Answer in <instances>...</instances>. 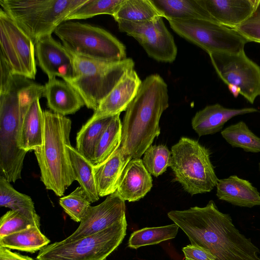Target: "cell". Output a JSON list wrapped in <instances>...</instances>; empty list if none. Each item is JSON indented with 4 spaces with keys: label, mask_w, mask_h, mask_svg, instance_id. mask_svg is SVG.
<instances>
[{
    "label": "cell",
    "mask_w": 260,
    "mask_h": 260,
    "mask_svg": "<svg viewBox=\"0 0 260 260\" xmlns=\"http://www.w3.org/2000/svg\"><path fill=\"white\" fill-rule=\"evenodd\" d=\"M54 33L75 55L108 61L127 58L124 45L100 27L70 20L59 25Z\"/></svg>",
    "instance_id": "obj_8"
},
{
    "label": "cell",
    "mask_w": 260,
    "mask_h": 260,
    "mask_svg": "<svg viewBox=\"0 0 260 260\" xmlns=\"http://www.w3.org/2000/svg\"><path fill=\"white\" fill-rule=\"evenodd\" d=\"M179 228L174 223L165 226L145 228L134 231L129 237L128 247L137 249L144 246L157 244L173 239L176 236Z\"/></svg>",
    "instance_id": "obj_31"
},
{
    "label": "cell",
    "mask_w": 260,
    "mask_h": 260,
    "mask_svg": "<svg viewBox=\"0 0 260 260\" xmlns=\"http://www.w3.org/2000/svg\"><path fill=\"white\" fill-rule=\"evenodd\" d=\"M217 23L235 29L255 10L259 0H198Z\"/></svg>",
    "instance_id": "obj_17"
},
{
    "label": "cell",
    "mask_w": 260,
    "mask_h": 260,
    "mask_svg": "<svg viewBox=\"0 0 260 260\" xmlns=\"http://www.w3.org/2000/svg\"><path fill=\"white\" fill-rule=\"evenodd\" d=\"M159 17L162 16L150 0H124L113 16L116 22H133L149 21Z\"/></svg>",
    "instance_id": "obj_29"
},
{
    "label": "cell",
    "mask_w": 260,
    "mask_h": 260,
    "mask_svg": "<svg viewBox=\"0 0 260 260\" xmlns=\"http://www.w3.org/2000/svg\"><path fill=\"white\" fill-rule=\"evenodd\" d=\"M121 135L122 123L117 114L112 117L95 147L92 161L94 166L104 162L120 146Z\"/></svg>",
    "instance_id": "obj_28"
},
{
    "label": "cell",
    "mask_w": 260,
    "mask_h": 260,
    "mask_svg": "<svg viewBox=\"0 0 260 260\" xmlns=\"http://www.w3.org/2000/svg\"><path fill=\"white\" fill-rule=\"evenodd\" d=\"M179 36L198 46L208 54L235 53L244 50L249 42L237 31L217 22L204 19H167Z\"/></svg>",
    "instance_id": "obj_10"
},
{
    "label": "cell",
    "mask_w": 260,
    "mask_h": 260,
    "mask_svg": "<svg viewBox=\"0 0 260 260\" xmlns=\"http://www.w3.org/2000/svg\"><path fill=\"white\" fill-rule=\"evenodd\" d=\"M124 0H87L74 10L67 18L66 21L76 19H84L101 14L113 16Z\"/></svg>",
    "instance_id": "obj_33"
},
{
    "label": "cell",
    "mask_w": 260,
    "mask_h": 260,
    "mask_svg": "<svg viewBox=\"0 0 260 260\" xmlns=\"http://www.w3.org/2000/svg\"><path fill=\"white\" fill-rule=\"evenodd\" d=\"M70 52L73 58L74 76L67 82L80 94L86 107L94 111L123 76L134 69V61L130 58L108 61L82 57Z\"/></svg>",
    "instance_id": "obj_5"
},
{
    "label": "cell",
    "mask_w": 260,
    "mask_h": 260,
    "mask_svg": "<svg viewBox=\"0 0 260 260\" xmlns=\"http://www.w3.org/2000/svg\"><path fill=\"white\" fill-rule=\"evenodd\" d=\"M0 93H2L6 91L11 87L16 76H15L13 74L9 67L7 66L4 59L1 57H0Z\"/></svg>",
    "instance_id": "obj_39"
},
{
    "label": "cell",
    "mask_w": 260,
    "mask_h": 260,
    "mask_svg": "<svg viewBox=\"0 0 260 260\" xmlns=\"http://www.w3.org/2000/svg\"><path fill=\"white\" fill-rule=\"evenodd\" d=\"M31 225L33 224L19 212L9 210L0 219V238L26 229Z\"/></svg>",
    "instance_id": "obj_36"
},
{
    "label": "cell",
    "mask_w": 260,
    "mask_h": 260,
    "mask_svg": "<svg viewBox=\"0 0 260 260\" xmlns=\"http://www.w3.org/2000/svg\"><path fill=\"white\" fill-rule=\"evenodd\" d=\"M216 196L221 200L235 206L251 208L260 205V193L248 180L237 175L219 179Z\"/></svg>",
    "instance_id": "obj_21"
},
{
    "label": "cell",
    "mask_w": 260,
    "mask_h": 260,
    "mask_svg": "<svg viewBox=\"0 0 260 260\" xmlns=\"http://www.w3.org/2000/svg\"><path fill=\"white\" fill-rule=\"evenodd\" d=\"M112 117L100 119L89 124H84L77 134L76 149L91 162L95 147Z\"/></svg>",
    "instance_id": "obj_30"
},
{
    "label": "cell",
    "mask_w": 260,
    "mask_h": 260,
    "mask_svg": "<svg viewBox=\"0 0 260 260\" xmlns=\"http://www.w3.org/2000/svg\"><path fill=\"white\" fill-rule=\"evenodd\" d=\"M168 216L186 235L191 244L209 250L215 260H260L259 249L212 200L203 207L171 211Z\"/></svg>",
    "instance_id": "obj_1"
},
{
    "label": "cell",
    "mask_w": 260,
    "mask_h": 260,
    "mask_svg": "<svg viewBox=\"0 0 260 260\" xmlns=\"http://www.w3.org/2000/svg\"><path fill=\"white\" fill-rule=\"evenodd\" d=\"M170 167L176 180L191 196L211 191L219 180L209 150L189 138L181 137L172 147Z\"/></svg>",
    "instance_id": "obj_7"
},
{
    "label": "cell",
    "mask_w": 260,
    "mask_h": 260,
    "mask_svg": "<svg viewBox=\"0 0 260 260\" xmlns=\"http://www.w3.org/2000/svg\"><path fill=\"white\" fill-rule=\"evenodd\" d=\"M50 242V240L41 232L40 229L34 225L0 238V246L29 253L40 251Z\"/></svg>",
    "instance_id": "obj_27"
},
{
    "label": "cell",
    "mask_w": 260,
    "mask_h": 260,
    "mask_svg": "<svg viewBox=\"0 0 260 260\" xmlns=\"http://www.w3.org/2000/svg\"><path fill=\"white\" fill-rule=\"evenodd\" d=\"M258 111L254 108L231 109L215 104L197 112L192 119L191 125L199 137L212 135L221 131L224 124L232 118Z\"/></svg>",
    "instance_id": "obj_19"
},
{
    "label": "cell",
    "mask_w": 260,
    "mask_h": 260,
    "mask_svg": "<svg viewBox=\"0 0 260 260\" xmlns=\"http://www.w3.org/2000/svg\"><path fill=\"white\" fill-rule=\"evenodd\" d=\"M141 83L134 69L126 72L85 124H89L99 119L120 114L126 111L137 94Z\"/></svg>",
    "instance_id": "obj_16"
},
{
    "label": "cell",
    "mask_w": 260,
    "mask_h": 260,
    "mask_svg": "<svg viewBox=\"0 0 260 260\" xmlns=\"http://www.w3.org/2000/svg\"><path fill=\"white\" fill-rule=\"evenodd\" d=\"M185 260H215L208 250L197 245H188L182 248Z\"/></svg>",
    "instance_id": "obj_38"
},
{
    "label": "cell",
    "mask_w": 260,
    "mask_h": 260,
    "mask_svg": "<svg viewBox=\"0 0 260 260\" xmlns=\"http://www.w3.org/2000/svg\"><path fill=\"white\" fill-rule=\"evenodd\" d=\"M171 151L164 145H151L144 152L142 161L147 171L157 177L170 167Z\"/></svg>",
    "instance_id": "obj_34"
},
{
    "label": "cell",
    "mask_w": 260,
    "mask_h": 260,
    "mask_svg": "<svg viewBox=\"0 0 260 260\" xmlns=\"http://www.w3.org/2000/svg\"><path fill=\"white\" fill-rule=\"evenodd\" d=\"M162 18L159 17L142 22L119 21L117 23L119 30L134 38L150 57L158 61L172 62L176 58L177 48Z\"/></svg>",
    "instance_id": "obj_13"
},
{
    "label": "cell",
    "mask_w": 260,
    "mask_h": 260,
    "mask_svg": "<svg viewBox=\"0 0 260 260\" xmlns=\"http://www.w3.org/2000/svg\"><path fill=\"white\" fill-rule=\"evenodd\" d=\"M59 203L71 218L78 222H81L91 204L80 186L69 195L60 198Z\"/></svg>",
    "instance_id": "obj_35"
},
{
    "label": "cell",
    "mask_w": 260,
    "mask_h": 260,
    "mask_svg": "<svg viewBox=\"0 0 260 260\" xmlns=\"http://www.w3.org/2000/svg\"><path fill=\"white\" fill-rule=\"evenodd\" d=\"M168 107L165 80L157 74L146 77L127 107L122 123L120 146L125 155L133 159L144 154L160 134L159 120Z\"/></svg>",
    "instance_id": "obj_2"
},
{
    "label": "cell",
    "mask_w": 260,
    "mask_h": 260,
    "mask_svg": "<svg viewBox=\"0 0 260 260\" xmlns=\"http://www.w3.org/2000/svg\"><path fill=\"white\" fill-rule=\"evenodd\" d=\"M219 77L228 86H237L240 94L250 104L260 96V67L244 50L235 53L214 52L209 54Z\"/></svg>",
    "instance_id": "obj_12"
},
{
    "label": "cell",
    "mask_w": 260,
    "mask_h": 260,
    "mask_svg": "<svg viewBox=\"0 0 260 260\" xmlns=\"http://www.w3.org/2000/svg\"><path fill=\"white\" fill-rule=\"evenodd\" d=\"M0 57L16 76L35 79V44L31 38L2 8L0 9Z\"/></svg>",
    "instance_id": "obj_11"
},
{
    "label": "cell",
    "mask_w": 260,
    "mask_h": 260,
    "mask_svg": "<svg viewBox=\"0 0 260 260\" xmlns=\"http://www.w3.org/2000/svg\"><path fill=\"white\" fill-rule=\"evenodd\" d=\"M221 134L233 147L242 148L247 152H260V138L242 121L226 127Z\"/></svg>",
    "instance_id": "obj_32"
},
{
    "label": "cell",
    "mask_w": 260,
    "mask_h": 260,
    "mask_svg": "<svg viewBox=\"0 0 260 260\" xmlns=\"http://www.w3.org/2000/svg\"><path fill=\"white\" fill-rule=\"evenodd\" d=\"M0 260H35L26 255L12 252L7 248L0 246Z\"/></svg>",
    "instance_id": "obj_40"
},
{
    "label": "cell",
    "mask_w": 260,
    "mask_h": 260,
    "mask_svg": "<svg viewBox=\"0 0 260 260\" xmlns=\"http://www.w3.org/2000/svg\"><path fill=\"white\" fill-rule=\"evenodd\" d=\"M228 86L229 90L233 94L235 98H237L239 94L240 93V89L237 86L232 85H229Z\"/></svg>",
    "instance_id": "obj_41"
},
{
    "label": "cell",
    "mask_w": 260,
    "mask_h": 260,
    "mask_svg": "<svg viewBox=\"0 0 260 260\" xmlns=\"http://www.w3.org/2000/svg\"><path fill=\"white\" fill-rule=\"evenodd\" d=\"M131 159L119 146L104 162L94 166L100 197L109 196L116 191L121 174Z\"/></svg>",
    "instance_id": "obj_22"
},
{
    "label": "cell",
    "mask_w": 260,
    "mask_h": 260,
    "mask_svg": "<svg viewBox=\"0 0 260 260\" xmlns=\"http://www.w3.org/2000/svg\"><path fill=\"white\" fill-rule=\"evenodd\" d=\"M125 218V201L116 192L101 204L90 206L72 234L60 241L67 243L94 234Z\"/></svg>",
    "instance_id": "obj_14"
},
{
    "label": "cell",
    "mask_w": 260,
    "mask_h": 260,
    "mask_svg": "<svg viewBox=\"0 0 260 260\" xmlns=\"http://www.w3.org/2000/svg\"><path fill=\"white\" fill-rule=\"evenodd\" d=\"M25 79L16 76L11 87L0 93V172L10 182L21 179L27 153L19 145L22 117L29 105L23 89Z\"/></svg>",
    "instance_id": "obj_4"
},
{
    "label": "cell",
    "mask_w": 260,
    "mask_h": 260,
    "mask_svg": "<svg viewBox=\"0 0 260 260\" xmlns=\"http://www.w3.org/2000/svg\"><path fill=\"white\" fill-rule=\"evenodd\" d=\"M152 187L151 174L140 158L132 159L120 177L116 192L124 201L135 202L145 196Z\"/></svg>",
    "instance_id": "obj_18"
},
{
    "label": "cell",
    "mask_w": 260,
    "mask_h": 260,
    "mask_svg": "<svg viewBox=\"0 0 260 260\" xmlns=\"http://www.w3.org/2000/svg\"><path fill=\"white\" fill-rule=\"evenodd\" d=\"M39 100L36 99L30 104L22 119L19 145L27 152L40 147L43 142V111Z\"/></svg>",
    "instance_id": "obj_23"
},
{
    "label": "cell",
    "mask_w": 260,
    "mask_h": 260,
    "mask_svg": "<svg viewBox=\"0 0 260 260\" xmlns=\"http://www.w3.org/2000/svg\"><path fill=\"white\" fill-rule=\"evenodd\" d=\"M259 171H260V163L259 164Z\"/></svg>",
    "instance_id": "obj_42"
},
{
    "label": "cell",
    "mask_w": 260,
    "mask_h": 260,
    "mask_svg": "<svg viewBox=\"0 0 260 260\" xmlns=\"http://www.w3.org/2000/svg\"><path fill=\"white\" fill-rule=\"evenodd\" d=\"M234 29L249 42L260 43V0L251 16Z\"/></svg>",
    "instance_id": "obj_37"
},
{
    "label": "cell",
    "mask_w": 260,
    "mask_h": 260,
    "mask_svg": "<svg viewBox=\"0 0 260 260\" xmlns=\"http://www.w3.org/2000/svg\"><path fill=\"white\" fill-rule=\"evenodd\" d=\"M43 96L52 112L63 116L74 114L85 105L80 94L71 84L56 78L48 79L45 84Z\"/></svg>",
    "instance_id": "obj_20"
},
{
    "label": "cell",
    "mask_w": 260,
    "mask_h": 260,
    "mask_svg": "<svg viewBox=\"0 0 260 260\" xmlns=\"http://www.w3.org/2000/svg\"><path fill=\"white\" fill-rule=\"evenodd\" d=\"M0 206L19 212L32 224L40 228V217L31 198L14 189L2 176H0Z\"/></svg>",
    "instance_id": "obj_25"
},
{
    "label": "cell",
    "mask_w": 260,
    "mask_h": 260,
    "mask_svg": "<svg viewBox=\"0 0 260 260\" xmlns=\"http://www.w3.org/2000/svg\"><path fill=\"white\" fill-rule=\"evenodd\" d=\"M87 0H0L2 9L35 43L52 36L68 16Z\"/></svg>",
    "instance_id": "obj_6"
},
{
    "label": "cell",
    "mask_w": 260,
    "mask_h": 260,
    "mask_svg": "<svg viewBox=\"0 0 260 260\" xmlns=\"http://www.w3.org/2000/svg\"><path fill=\"white\" fill-rule=\"evenodd\" d=\"M67 148L75 180L79 182L91 203L98 201L100 196L95 182L93 164L71 144L68 145Z\"/></svg>",
    "instance_id": "obj_26"
},
{
    "label": "cell",
    "mask_w": 260,
    "mask_h": 260,
    "mask_svg": "<svg viewBox=\"0 0 260 260\" xmlns=\"http://www.w3.org/2000/svg\"><path fill=\"white\" fill-rule=\"evenodd\" d=\"M44 129L41 146L34 150L47 189L63 195L75 180L67 146L70 143L72 121L53 112L43 111Z\"/></svg>",
    "instance_id": "obj_3"
},
{
    "label": "cell",
    "mask_w": 260,
    "mask_h": 260,
    "mask_svg": "<svg viewBox=\"0 0 260 260\" xmlns=\"http://www.w3.org/2000/svg\"><path fill=\"white\" fill-rule=\"evenodd\" d=\"M35 52L39 66L48 79L58 76L68 82L73 78L74 67L71 53L52 36L39 39L35 43Z\"/></svg>",
    "instance_id": "obj_15"
},
{
    "label": "cell",
    "mask_w": 260,
    "mask_h": 260,
    "mask_svg": "<svg viewBox=\"0 0 260 260\" xmlns=\"http://www.w3.org/2000/svg\"><path fill=\"white\" fill-rule=\"evenodd\" d=\"M150 1L161 16L167 19H204L215 22L198 0Z\"/></svg>",
    "instance_id": "obj_24"
},
{
    "label": "cell",
    "mask_w": 260,
    "mask_h": 260,
    "mask_svg": "<svg viewBox=\"0 0 260 260\" xmlns=\"http://www.w3.org/2000/svg\"><path fill=\"white\" fill-rule=\"evenodd\" d=\"M126 218L94 234L63 243L49 244L41 249L37 260H105L126 235Z\"/></svg>",
    "instance_id": "obj_9"
}]
</instances>
